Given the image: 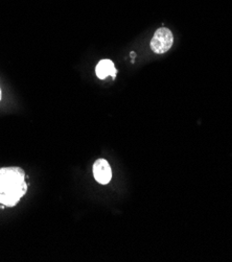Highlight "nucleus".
Instances as JSON below:
<instances>
[{"label":"nucleus","instance_id":"nucleus-1","mask_svg":"<svg viewBox=\"0 0 232 262\" xmlns=\"http://www.w3.org/2000/svg\"><path fill=\"white\" fill-rule=\"evenodd\" d=\"M28 190L25 173L20 167L0 168V207H14Z\"/></svg>","mask_w":232,"mask_h":262},{"label":"nucleus","instance_id":"nucleus-4","mask_svg":"<svg viewBox=\"0 0 232 262\" xmlns=\"http://www.w3.org/2000/svg\"><path fill=\"white\" fill-rule=\"evenodd\" d=\"M95 73H96L97 77L100 78V80H105V78L108 77L109 75L112 76L113 78H115L116 68L111 60H107V59L101 60L95 68Z\"/></svg>","mask_w":232,"mask_h":262},{"label":"nucleus","instance_id":"nucleus-2","mask_svg":"<svg viewBox=\"0 0 232 262\" xmlns=\"http://www.w3.org/2000/svg\"><path fill=\"white\" fill-rule=\"evenodd\" d=\"M174 43V36L166 28H160L154 34L151 40V48L156 54H164L168 51Z\"/></svg>","mask_w":232,"mask_h":262},{"label":"nucleus","instance_id":"nucleus-3","mask_svg":"<svg viewBox=\"0 0 232 262\" xmlns=\"http://www.w3.org/2000/svg\"><path fill=\"white\" fill-rule=\"evenodd\" d=\"M93 176L101 185H106L111 181L112 170L107 160L98 159L93 165Z\"/></svg>","mask_w":232,"mask_h":262},{"label":"nucleus","instance_id":"nucleus-5","mask_svg":"<svg viewBox=\"0 0 232 262\" xmlns=\"http://www.w3.org/2000/svg\"><path fill=\"white\" fill-rule=\"evenodd\" d=\"M0 100H2V89H0Z\"/></svg>","mask_w":232,"mask_h":262}]
</instances>
